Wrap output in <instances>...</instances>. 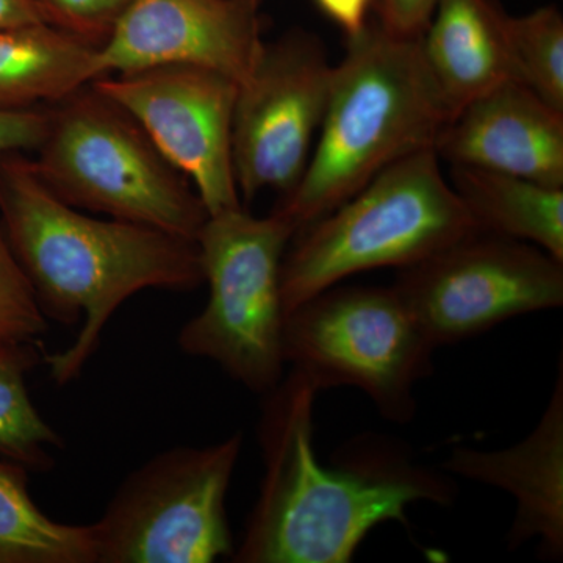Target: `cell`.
Wrapping results in <instances>:
<instances>
[{"label": "cell", "instance_id": "6da1fadb", "mask_svg": "<svg viewBox=\"0 0 563 563\" xmlns=\"http://www.w3.org/2000/svg\"><path fill=\"white\" fill-rule=\"evenodd\" d=\"M320 388L291 369L266 395L261 422L265 476L233 562L346 563L372 529L407 525L412 503H450L453 488L391 448L365 443L339 468L313 446Z\"/></svg>", "mask_w": 563, "mask_h": 563}, {"label": "cell", "instance_id": "7a4b0ae2", "mask_svg": "<svg viewBox=\"0 0 563 563\" xmlns=\"http://www.w3.org/2000/svg\"><path fill=\"white\" fill-rule=\"evenodd\" d=\"M0 224L44 317L81 328L44 355L55 384L79 377L122 302L146 288L191 291L203 282L198 242L122 220H98L58 198L25 154L0 155Z\"/></svg>", "mask_w": 563, "mask_h": 563}, {"label": "cell", "instance_id": "3957f363", "mask_svg": "<svg viewBox=\"0 0 563 563\" xmlns=\"http://www.w3.org/2000/svg\"><path fill=\"white\" fill-rule=\"evenodd\" d=\"M450 120L422 58L420 36L395 35L368 22L346 40L309 165L274 211L290 222L295 235L302 232L393 163L435 150Z\"/></svg>", "mask_w": 563, "mask_h": 563}, {"label": "cell", "instance_id": "277c9868", "mask_svg": "<svg viewBox=\"0 0 563 563\" xmlns=\"http://www.w3.org/2000/svg\"><path fill=\"white\" fill-rule=\"evenodd\" d=\"M477 232L435 150L415 152L292 236L282 262L284 312L354 274L409 268Z\"/></svg>", "mask_w": 563, "mask_h": 563}, {"label": "cell", "instance_id": "5b68a950", "mask_svg": "<svg viewBox=\"0 0 563 563\" xmlns=\"http://www.w3.org/2000/svg\"><path fill=\"white\" fill-rule=\"evenodd\" d=\"M31 158L51 191L77 209L196 240L209 218L190 180L118 103L90 85L51 109Z\"/></svg>", "mask_w": 563, "mask_h": 563}, {"label": "cell", "instance_id": "8992f818", "mask_svg": "<svg viewBox=\"0 0 563 563\" xmlns=\"http://www.w3.org/2000/svg\"><path fill=\"white\" fill-rule=\"evenodd\" d=\"M292 236L276 211L255 218L240 207L209 214L196 239L209 302L181 325L177 344L258 395L273 391L284 374L280 272Z\"/></svg>", "mask_w": 563, "mask_h": 563}, {"label": "cell", "instance_id": "52a82bcc", "mask_svg": "<svg viewBox=\"0 0 563 563\" xmlns=\"http://www.w3.org/2000/svg\"><path fill=\"white\" fill-rule=\"evenodd\" d=\"M435 347L395 287H333L285 314V365L318 388L355 387L393 422L412 420Z\"/></svg>", "mask_w": 563, "mask_h": 563}, {"label": "cell", "instance_id": "ba28073f", "mask_svg": "<svg viewBox=\"0 0 563 563\" xmlns=\"http://www.w3.org/2000/svg\"><path fill=\"white\" fill-rule=\"evenodd\" d=\"M242 433L176 446L129 474L91 526L96 563H209L233 558L225 498Z\"/></svg>", "mask_w": 563, "mask_h": 563}, {"label": "cell", "instance_id": "9c48e42d", "mask_svg": "<svg viewBox=\"0 0 563 563\" xmlns=\"http://www.w3.org/2000/svg\"><path fill=\"white\" fill-rule=\"evenodd\" d=\"M393 287L437 350L561 307L563 263L531 243L477 232L404 268Z\"/></svg>", "mask_w": 563, "mask_h": 563}, {"label": "cell", "instance_id": "30bf717a", "mask_svg": "<svg viewBox=\"0 0 563 563\" xmlns=\"http://www.w3.org/2000/svg\"><path fill=\"white\" fill-rule=\"evenodd\" d=\"M332 69L320 41L307 33L263 44L233 110V172L247 201L266 188L290 195L301 181L328 107Z\"/></svg>", "mask_w": 563, "mask_h": 563}, {"label": "cell", "instance_id": "8fae6325", "mask_svg": "<svg viewBox=\"0 0 563 563\" xmlns=\"http://www.w3.org/2000/svg\"><path fill=\"white\" fill-rule=\"evenodd\" d=\"M91 87L139 122L209 214L242 207L232 155L235 80L199 66L163 65L111 74Z\"/></svg>", "mask_w": 563, "mask_h": 563}, {"label": "cell", "instance_id": "7c38bea8", "mask_svg": "<svg viewBox=\"0 0 563 563\" xmlns=\"http://www.w3.org/2000/svg\"><path fill=\"white\" fill-rule=\"evenodd\" d=\"M258 7L261 0H132L99 46V79L190 65L242 85L265 44Z\"/></svg>", "mask_w": 563, "mask_h": 563}, {"label": "cell", "instance_id": "4fadbf2b", "mask_svg": "<svg viewBox=\"0 0 563 563\" xmlns=\"http://www.w3.org/2000/svg\"><path fill=\"white\" fill-rule=\"evenodd\" d=\"M435 152L453 166L563 188V113L520 81H506L457 111Z\"/></svg>", "mask_w": 563, "mask_h": 563}, {"label": "cell", "instance_id": "5bb4252c", "mask_svg": "<svg viewBox=\"0 0 563 563\" xmlns=\"http://www.w3.org/2000/svg\"><path fill=\"white\" fill-rule=\"evenodd\" d=\"M448 472L493 485L517 501L510 547L539 539L544 558L563 554V377L562 368L542 420L523 442L498 451L455 446Z\"/></svg>", "mask_w": 563, "mask_h": 563}, {"label": "cell", "instance_id": "9a60e30c", "mask_svg": "<svg viewBox=\"0 0 563 563\" xmlns=\"http://www.w3.org/2000/svg\"><path fill=\"white\" fill-rule=\"evenodd\" d=\"M507 18L495 0L437 2L420 44L451 118L499 85L518 81Z\"/></svg>", "mask_w": 563, "mask_h": 563}, {"label": "cell", "instance_id": "2e32d148", "mask_svg": "<svg viewBox=\"0 0 563 563\" xmlns=\"http://www.w3.org/2000/svg\"><path fill=\"white\" fill-rule=\"evenodd\" d=\"M99 46L52 24L0 29V110L55 106L99 79Z\"/></svg>", "mask_w": 563, "mask_h": 563}, {"label": "cell", "instance_id": "e0dca14e", "mask_svg": "<svg viewBox=\"0 0 563 563\" xmlns=\"http://www.w3.org/2000/svg\"><path fill=\"white\" fill-rule=\"evenodd\" d=\"M453 176L481 231L531 243L563 263V188L468 166H454Z\"/></svg>", "mask_w": 563, "mask_h": 563}, {"label": "cell", "instance_id": "ac0fdd59", "mask_svg": "<svg viewBox=\"0 0 563 563\" xmlns=\"http://www.w3.org/2000/svg\"><path fill=\"white\" fill-rule=\"evenodd\" d=\"M27 472L0 461V563H96L91 526L43 514L29 490Z\"/></svg>", "mask_w": 563, "mask_h": 563}, {"label": "cell", "instance_id": "d6986e66", "mask_svg": "<svg viewBox=\"0 0 563 563\" xmlns=\"http://www.w3.org/2000/svg\"><path fill=\"white\" fill-rule=\"evenodd\" d=\"M33 343H0V457L29 472H49L51 448L60 450V435L36 410L25 377L40 363Z\"/></svg>", "mask_w": 563, "mask_h": 563}, {"label": "cell", "instance_id": "ffe728a7", "mask_svg": "<svg viewBox=\"0 0 563 563\" xmlns=\"http://www.w3.org/2000/svg\"><path fill=\"white\" fill-rule=\"evenodd\" d=\"M515 76L542 101L563 113V18L543 7L520 18H507Z\"/></svg>", "mask_w": 563, "mask_h": 563}, {"label": "cell", "instance_id": "44dd1931", "mask_svg": "<svg viewBox=\"0 0 563 563\" xmlns=\"http://www.w3.org/2000/svg\"><path fill=\"white\" fill-rule=\"evenodd\" d=\"M47 328L31 282L0 224V343H33Z\"/></svg>", "mask_w": 563, "mask_h": 563}, {"label": "cell", "instance_id": "7402d4cb", "mask_svg": "<svg viewBox=\"0 0 563 563\" xmlns=\"http://www.w3.org/2000/svg\"><path fill=\"white\" fill-rule=\"evenodd\" d=\"M66 21L70 31L103 43L132 0H43Z\"/></svg>", "mask_w": 563, "mask_h": 563}, {"label": "cell", "instance_id": "603a6c76", "mask_svg": "<svg viewBox=\"0 0 563 563\" xmlns=\"http://www.w3.org/2000/svg\"><path fill=\"white\" fill-rule=\"evenodd\" d=\"M51 109L0 110V155L38 150L49 129Z\"/></svg>", "mask_w": 563, "mask_h": 563}, {"label": "cell", "instance_id": "cb8c5ba5", "mask_svg": "<svg viewBox=\"0 0 563 563\" xmlns=\"http://www.w3.org/2000/svg\"><path fill=\"white\" fill-rule=\"evenodd\" d=\"M439 0H374L377 22L385 31L417 38L428 27Z\"/></svg>", "mask_w": 563, "mask_h": 563}, {"label": "cell", "instance_id": "d4e9b609", "mask_svg": "<svg viewBox=\"0 0 563 563\" xmlns=\"http://www.w3.org/2000/svg\"><path fill=\"white\" fill-rule=\"evenodd\" d=\"M31 24H52L70 31L60 14L43 0H0V29Z\"/></svg>", "mask_w": 563, "mask_h": 563}, {"label": "cell", "instance_id": "484cf974", "mask_svg": "<svg viewBox=\"0 0 563 563\" xmlns=\"http://www.w3.org/2000/svg\"><path fill=\"white\" fill-rule=\"evenodd\" d=\"M325 18L342 29L347 38L358 35L368 24L374 0H313Z\"/></svg>", "mask_w": 563, "mask_h": 563}]
</instances>
